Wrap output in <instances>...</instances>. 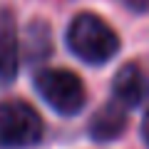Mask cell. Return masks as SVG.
<instances>
[{"mask_svg":"<svg viewBox=\"0 0 149 149\" xmlns=\"http://www.w3.org/2000/svg\"><path fill=\"white\" fill-rule=\"evenodd\" d=\"M67 47L87 65H104L119 50V37L100 15L80 13L67 25Z\"/></svg>","mask_w":149,"mask_h":149,"instance_id":"6da1fadb","label":"cell"},{"mask_svg":"<svg viewBox=\"0 0 149 149\" xmlns=\"http://www.w3.org/2000/svg\"><path fill=\"white\" fill-rule=\"evenodd\" d=\"M35 90L55 112L70 117L85 107L87 92L82 80L74 72L62 67H47L35 74Z\"/></svg>","mask_w":149,"mask_h":149,"instance_id":"7a4b0ae2","label":"cell"},{"mask_svg":"<svg viewBox=\"0 0 149 149\" xmlns=\"http://www.w3.org/2000/svg\"><path fill=\"white\" fill-rule=\"evenodd\" d=\"M42 119L22 100L0 102V149H25L40 142Z\"/></svg>","mask_w":149,"mask_h":149,"instance_id":"3957f363","label":"cell"},{"mask_svg":"<svg viewBox=\"0 0 149 149\" xmlns=\"http://www.w3.org/2000/svg\"><path fill=\"white\" fill-rule=\"evenodd\" d=\"M114 100L124 107H137L149 97V74L139 65L129 62L117 70L114 82H112Z\"/></svg>","mask_w":149,"mask_h":149,"instance_id":"277c9868","label":"cell"},{"mask_svg":"<svg viewBox=\"0 0 149 149\" xmlns=\"http://www.w3.org/2000/svg\"><path fill=\"white\" fill-rule=\"evenodd\" d=\"M127 127V112H124V104L119 102H112V104H104L92 114L90 119V132L92 139L97 142H112V139H117L119 134L124 132Z\"/></svg>","mask_w":149,"mask_h":149,"instance_id":"5b68a950","label":"cell"},{"mask_svg":"<svg viewBox=\"0 0 149 149\" xmlns=\"http://www.w3.org/2000/svg\"><path fill=\"white\" fill-rule=\"evenodd\" d=\"M17 74V40L13 22L5 15L0 17V90L8 87Z\"/></svg>","mask_w":149,"mask_h":149,"instance_id":"8992f818","label":"cell"},{"mask_svg":"<svg viewBox=\"0 0 149 149\" xmlns=\"http://www.w3.org/2000/svg\"><path fill=\"white\" fill-rule=\"evenodd\" d=\"M119 3L137 10V13H149V0H119Z\"/></svg>","mask_w":149,"mask_h":149,"instance_id":"52a82bcc","label":"cell"},{"mask_svg":"<svg viewBox=\"0 0 149 149\" xmlns=\"http://www.w3.org/2000/svg\"><path fill=\"white\" fill-rule=\"evenodd\" d=\"M142 137H144V144L149 147V112L144 114V122H142Z\"/></svg>","mask_w":149,"mask_h":149,"instance_id":"ba28073f","label":"cell"}]
</instances>
